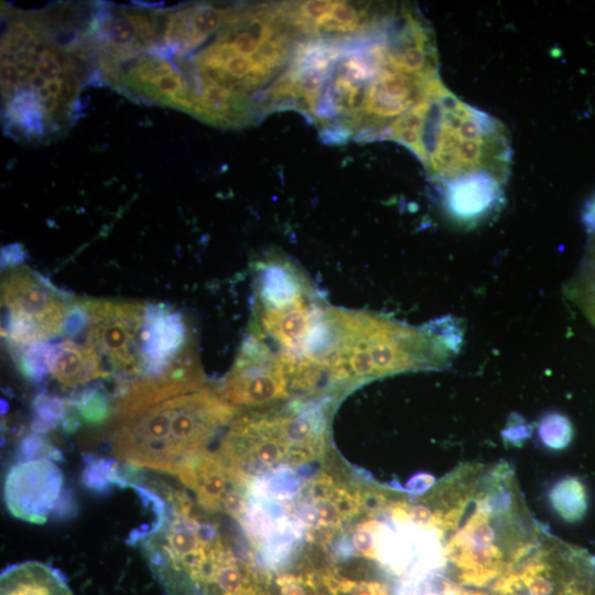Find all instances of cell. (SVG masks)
<instances>
[{
  "instance_id": "obj_6",
  "label": "cell",
  "mask_w": 595,
  "mask_h": 595,
  "mask_svg": "<svg viewBox=\"0 0 595 595\" xmlns=\"http://www.w3.org/2000/svg\"><path fill=\"white\" fill-rule=\"evenodd\" d=\"M86 343L106 359L126 382L142 372L141 333L145 306L137 302L85 299Z\"/></svg>"
},
{
  "instance_id": "obj_12",
  "label": "cell",
  "mask_w": 595,
  "mask_h": 595,
  "mask_svg": "<svg viewBox=\"0 0 595 595\" xmlns=\"http://www.w3.org/2000/svg\"><path fill=\"white\" fill-rule=\"evenodd\" d=\"M0 595H74L65 576L53 566L25 561L8 566L0 577Z\"/></svg>"
},
{
  "instance_id": "obj_3",
  "label": "cell",
  "mask_w": 595,
  "mask_h": 595,
  "mask_svg": "<svg viewBox=\"0 0 595 595\" xmlns=\"http://www.w3.org/2000/svg\"><path fill=\"white\" fill-rule=\"evenodd\" d=\"M458 342L436 329L411 327L387 317L324 307L299 358L320 382L368 380L409 370L441 368Z\"/></svg>"
},
{
  "instance_id": "obj_14",
  "label": "cell",
  "mask_w": 595,
  "mask_h": 595,
  "mask_svg": "<svg viewBox=\"0 0 595 595\" xmlns=\"http://www.w3.org/2000/svg\"><path fill=\"white\" fill-rule=\"evenodd\" d=\"M555 512L567 522L580 521L587 509L584 485L575 477H566L558 482L549 494Z\"/></svg>"
},
{
  "instance_id": "obj_19",
  "label": "cell",
  "mask_w": 595,
  "mask_h": 595,
  "mask_svg": "<svg viewBox=\"0 0 595 595\" xmlns=\"http://www.w3.org/2000/svg\"><path fill=\"white\" fill-rule=\"evenodd\" d=\"M279 584L281 585V595H306L303 587L293 577H283L279 580Z\"/></svg>"
},
{
  "instance_id": "obj_11",
  "label": "cell",
  "mask_w": 595,
  "mask_h": 595,
  "mask_svg": "<svg viewBox=\"0 0 595 595\" xmlns=\"http://www.w3.org/2000/svg\"><path fill=\"white\" fill-rule=\"evenodd\" d=\"M502 183L473 176L445 185V205L455 218L474 221L488 214L501 198Z\"/></svg>"
},
{
  "instance_id": "obj_9",
  "label": "cell",
  "mask_w": 595,
  "mask_h": 595,
  "mask_svg": "<svg viewBox=\"0 0 595 595\" xmlns=\"http://www.w3.org/2000/svg\"><path fill=\"white\" fill-rule=\"evenodd\" d=\"M194 356L183 316L164 305H145L139 378L162 376Z\"/></svg>"
},
{
  "instance_id": "obj_15",
  "label": "cell",
  "mask_w": 595,
  "mask_h": 595,
  "mask_svg": "<svg viewBox=\"0 0 595 595\" xmlns=\"http://www.w3.org/2000/svg\"><path fill=\"white\" fill-rule=\"evenodd\" d=\"M54 344L36 343L19 349V365L22 372L34 380H41L51 372Z\"/></svg>"
},
{
  "instance_id": "obj_2",
  "label": "cell",
  "mask_w": 595,
  "mask_h": 595,
  "mask_svg": "<svg viewBox=\"0 0 595 595\" xmlns=\"http://www.w3.org/2000/svg\"><path fill=\"white\" fill-rule=\"evenodd\" d=\"M238 409L205 385L192 390L147 385L120 393L113 412L112 455L133 466L177 475L206 453Z\"/></svg>"
},
{
  "instance_id": "obj_16",
  "label": "cell",
  "mask_w": 595,
  "mask_h": 595,
  "mask_svg": "<svg viewBox=\"0 0 595 595\" xmlns=\"http://www.w3.org/2000/svg\"><path fill=\"white\" fill-rule=\"evenodd\" d=\"M572 424L564 415L552 413L542 419L539 424V435L550 448L561 450L572 440Z\"/></svg>"
},
{
  "instance_id": "obj_1",
  "label": "cell",
  "mask_w": 595,
  "mask_h": 595,
  "mask_svg": "<svg viewBox=\"0 0 595 595\" xmlns=\"http://www.w3.org/2000/svg\"><path fill=\"white\" fill-rule=\"evenodd\" d=\"M1 101L4 132L31 143L68 129L79 93L93 76L94 45L85 30L62 44L75 20L66 6L37 13L2 10Z\"/></svg>"
},
{
  "instance_id": "obj_17",
  "label": "cell",
  "mask_w": 595,
  "mask_h": 595,
  "mask_svg": "<svg viewBox=\"0 0 595 595\" xmlns=\"http://www.w3.org/2000/svg\"><path fill=\"white\" fill-rule=\"evenodd\" d=\"M380 523L366 521L353 536V545L359 554L375 559L377 556V537Z\"/></svg>"
},
{
  "instance_id": "obj_4",
  "label": "cell",
  "mask_w": 595,
  "mask_h": 595,
  "mask_svg": "<svg viewBox=\"0 0 595 595\" xmlns=\"http://www.w3.org/2000/svg\"><path fill=\"white\" fill-rule=\"evenodd\" d=\"M416 138L414 153L444 186L473 176L504 184L508 177L511 154L505 127L445 86L432 98Z\"/></svg>"
},
{
  "instance_id": "obj_5",
  "label": "cell",
  "mask_w": 595,
  "mask_h": 595,
  "mask_svg": "<svg viewBox=\"0 0 595 595\" xmlns=\"http://www.w3.org/2000/svg\"><path fill=\"white\" fill-rule=\"evenodd\" d=\"M1 295L7 313L2 334L15 349L58 335L65 329L74 306L48 281L29 269L7 274Z\"/></svg>"
},
{
  "instance_id": "obj_18",
  "label": "cell",
  "mask_w": 595,
  "mask_h": 595,
  "mask_svg": "<svg viewBox=\"0 0 595 595\" xmlns=\"http://www.w3.org/2000/svg\"><path fill=\"white\" fill-rule=\"evenodd\" d=\"M582 312L588 317L591 323L595 326V273L591 280Z\"/></svg>"
},
{
  "instance_id": "obj_8",
  "label": "cell",
  "mask_w": 595,
  "mask_h": 595,
  "mask_svg": "<svg viewBox=\"0 0 595 595\" xmlns=\"http://www.w3.org/2000/svg\"><path fill=\"white\" fill-rule=\"evenodd\" d=\"M63 486L60 467L46 458L20 462L9 470L4 500L17 518L43 523L56 505Z\"/></svg>"
},
{
  "instance_id": "obj_13",
  "label": "cell",
  "mask_w": 595,
  "mask_h": 595,
  "mask_svg": "<svg viewBox=\"0 0 595 595\" xmlns=\"http://www.w3.org/2000/svg\"><path fill=\"white\" fill-rule=\"evenodd\" d=\"M65 387H78L109 375L102 359L89 345L71 339L54 344L51 372Z\"/></svg>"
},
{
  "instance_id": "obj_10",
  "label": "cell",
  "mask_w": 595,
  "mask_h": 595,
  "mask_svg": "<svg viewBox=\"0 0 595 595\" xmlns=\"http://www.w3.org/2000/svg\"><path fill=\"white\" fill-rule=\"evenodd\" d=\"M176 476L196 495L198 504L210 511L225 509L228 496L244 486L219 452L199 455Z\"/></svg>"
},
{
  "instance_id": "obj_7",
  "label": "cell",
  "mask_w": 595,
  "mask_h": 595,
  "mask_svg": "<svg viewBox=\"0 0 595 595\" xmlns=\"http://www.w3.org/2000/svg\"><path fill=\"white\" fill-rule=\"evenodd\" d=\"M289 388V378L279 355L251 334L244 342L219 394L235 408H257L286 398Z\"/></svg>"
}]
</instances>
